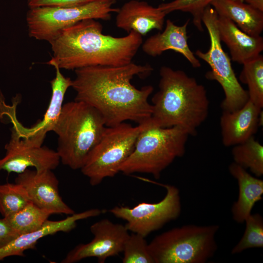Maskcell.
<instances>
[{
    "mask_svg": "<svg viewBox=\"0 0 263 263\" xmlns=\"http://www.w3.org/2000/svg\"><path fill=\"white\" fill-rule=\"evenodd\" d=\"M150 118L136 126L125 122L106 127L80 169L92 186L98 185L104 179L113 177L120 172L121 165L132 153L138 135L147 126Z\"/></svg>",
    "mask_w": 263,
    "mask_h": 263,
    "instance_id": "7",
    "label": "cell"
},
{
    "mask_svg": "<svg viewBox=\"0 0 263 263\" xmlns=\"http://www.w3.org/2000/svg\"><path fill=\"white\" fill-rule=\"evenodd\" d=\"M90 231L94 235L93 240L75 247L62 260V263H76L90 257H95L98 263H104L107 258L123 251L130 235L125 225L115 224L107 219L93 224Z\"/></svg>",
    "mask_w": 263,
    "mask_h": 263,
    "instance_id": "11",
    "label": "cell"
},
{
    "mask_svg": "<svg viewBox=\"0 0 263 263\" xmlns=\"http://www.w3.org/2000/svg\"><path fill=\"white\" fill-rule=\"evenodd\" d=\"M219 16L226 17L241 30L252 36L263 30V12L244 1L213 0L210 3Z\"/></svg>",
    "mask_w": 263,
    "mask_h": 263,
    "instance_id": "21",
    "label": "cell"
},
{
    "mask_svg": "<svg viewBox=\"0 0 263 263\" xmlns=\"http://www.w3.org/2000/svg\"></svg>",
    "mask_w": 263,
    "mask_h": 263,
    "instance_id": "33",
    "label": "cell"
},
{
    "mask_svg": "<svg viewBox=\"0 0 263 263\" xmlns=\"http://www.w3.org/2000/svg\"><path fill=\"white\" fill-rule=\"evenodd\" d=\"M166 14L157 7L140 0H131L118 9L116 26L128 33L134 31L145 36L150 31L163 29Z\"/></svg>",
    "mask_w": 263,
    "mask_h": 263,
    "instance_id": "17",
    "label": "cell"
},
{
    "mask_svg": "<svg viewBox=\"0 0 263 263\" xmlns=\"http://www.w3.org/2000/svg\"><path fill=\"white\" fill-rule=\"evenodd\" d=\"M244 1L263 12V0H244Z\"/></svg>",
    "mask_w": 263,
    "mask_h": 263,
    "instance_id": "31",
    "label": "cell"
},
{
    "mask_svg": "<svg viewBox=\"0 0 263 263\" xmlns=\"http://www.w3.org/2000/svg\"><path fill=\"white\" fill-rule=\"evenodd\" d=\"M188 134L177 127L155 125L151 117L138 135L133 151L121 165L120 172L151 174L157 179L177 158L184 155Z\"/></svg>",
    "mask_w": 263,
    "mask_h": 263,
    "instance_id": "5",
    "label": "cell"
},
{
    "mask_svg": "<svg viewBox=\"0 0 263 263\" xmlns=\"http://www.w3.org/2000/svg\"><path fill=\"white\" fill-rule=\"evenodd\" d=\"M102 24L87 19L63 29L50 44L52 59L60 69L128 64L142 45V36L131 31L124 37L103 34Z\"/></svg>",
    "mask_w": 263,
    "mask_h": 263,
    "instance_id": "2",
    "label": "cell"
},
{
    "mask_svg": "<svg viewBox=\"0 0 263 263\" xmlns=\"http://www.w3.org/2000/svg\"><path fill=\"white\" fill-rule=\"evenodd\" d=\"M239 0V1H244V0Z\"/></svg>",
    "mask_w": 263,
    "mask_h": 263,
    "instance_id": "32",
    "label": "cell"
},
{
    "mask_svg": "<svg viewBox=\"0 0 263 263\" xmlns=\"http://www.w3.org/2000/svg\"><path fill=\"white\" fill-rule=\"evenodd\" d=\"M218 225H188L175 227L148 244L154 263H204L217 249Z\"/></svg>",
    "mask_w": 263,
    "mask_h": 263,
    "instance_id": "6",
    "label": "cell"
},
{
    "mask_svg": "<svg viewBox=\"0 0 263 263\" xmlns=\"http://www.w3.org/2000/svg\"><path fill=\"white\" fill-rule=\"evenodd\" d=\"M53 214L30 202L19 211L3 218L19 236L39 229Z\"/></svg>",
    "mask_w": 263,
    "mask_h": 263,
    "instance_id": "22",
    "label": "cell"
},
{
    "mask_svg": "<svg viewBox=\"0 0 263 263\" xmlns=\"http://www.w3.org/2000/svg\"><path fill=\"white\" fill-rule=\"evenodd\" d=\"M262 109L248 100L238 110L223 111L220 117L223 144L234 146L254 136L261 126Z\"/></svg>",
    "mask_w": 263,
    "mask_h": 263,
    "instance_id": "15",
    "label": "cell"
},
{
    "mask_svg": "<svg viewBox=\"0 0 263 263\" xmlns=\"http://www.w3.org/2000/svg\"><path fill=\"white\" fill-rule=\"evenodd\" d=\"M218 15L210 5L202 16L210 38V47L207 52L197 50L195 55L207 63L211 71L206 77L217 81L221 86L225 98L221 104L223 111H233L242 108L248 100L247 91L241 86L232 69L231 59L224 51L217 27Z\"/></svg>",
    "mask_w": 263,
    "mask_h": 263,
    "instance_id": "8",
    "label": "cell"
},
{
    "mask_svg": "<svg viewBox=\"0 0 263 263\" xmlns=\"http://www.w3.org/2000/svg\"><path fill=\"white\" fill-rule=\"evenodd\" d=\"M106 127L102 115L91 106L76 100L63 104L52 131L58 136L60 161L73 169H81Z\"/></svg>",
    "mask_w": 263,
    "mask_h": 263,
    "instance_id": "4",
    "label": "cell"
},
{
    "mask_svg": "<svg viewBox=\"0 0 263 263\" xmlns=\"http://www.w3.org/2000/svg\"><path fill=\"white\" fill-rule=\"evenodd\" d=\"M114 2L99 1L73 7L29 8L26 16L29 36L50 43L63 29L81 20H109L112 14L118 10L113 7Z\"/></svg>",
    "mask_w": 263,
    "mask_h": 263,
    "instance_id": "9",
    "label": "cell"
},
{
    "mask_svg": "<svg viewBox=\"0 0 263 263\" xmlns=\"http://www.w3.org/2000/svg\"><path fill=\"white\" fill-rule=\"evenodd\" d=\"M189 21L188 19L179 26L167 19L162 32L150 36L142 43L143 51L150 56L156 57L166 51L173 50L183 56L193 68L200 67V61L188 44L187 27Z\"/></svg>",
    "mask_w": 263,
    "mask_h": 263,
    "instance_id": "18",
    "label": "cell"
},
{
    "mask_svg": "<svg viewBox=\"0 0 263 263\" xmlns=\"http://www.w3.org/2000/svg\"><path fill=\"white\" fill-rule=\"evenodd\" d=\"M102 212L100 209L93 208L78 213H75L59 221L47 220L39 229L20 235L0 248V261L13 256H25L24 252L34 249L41 238L58 232H69L76 227L77 221L98 216Z\"/></svg>",
    "mask_w": 263,
    "mask_h": 263,
    "instance_id": "16",
    "label": "cell"
},
{
    "mask_svg": "<svg viewBox=\"0 0 263 263\" xmlns=\"http://www.w3.org/2000/svg\"><path fill=\"white\" fill-rule=\"evenodd\" d=\"M166 189L165 196L155 203L141 202L131 208L116 206L109 211L126 222L125 226L132 233L145 237L177 218L181 213V203L178 188L172 185H162Z\"/></svg>",
    "mask_w": 263,
    "mask_h": 263,
    "instance_id": "10",
    "label": "cell"
},
{
    "mask_svg": "<svg viewBox=\"0 0 263 263\" xmlns=\"http://www.w3.org/2000/svg\"><path fill=\"white\" fill-rule=\"evenodd\" d=\"M159 90L152 98L151 119L159 127H178L195 135L206 120L209 102L205 87L184 71L166 66L159 71Z\"/></svg>",
    "mask_w": 263,
    "mask_h": 263,
    "instance_id": "3",
    "label": "cell"
},
{
    "mask_svg": "<svg viewBox=\"0 0 263 263\" xmlns=\"http://www.w3.org/2000/svg\"><path fill=\"white\" fill-rule=\"evenodd\" d=\"M6 154L0 159V170L21 173L28 168L53 170L60 159L56 151L37 145L22 138L12 129L11 139L5 146Z\"/></svg>",
    "mask_w": 263,
    "mask_h": 263,
    "instance_id": "12",
    "label": "cell"
},
{
    "mask_svg": "<svg viewBox=\"0 0 263 263\" xmlns=\"http://www.w3.org/2000/svg\"><path fill=\"white\" fill-rule=\"evenodd\" d=\"M148 64L132 62L119 66H95L75 70L71 87L76 92L75 100L95 108L102 115L107 127L129 120L138 124L151 117V104L148 99L151 85L140 89L131 81L136 76H147L153 71Z\"/></svg>",
    "mask_w": 263,
    "mask_h": 263,
    "instance_id": "1",
    "label": "cell"
},
{
    "mask_svg": "<svg viewBox=\"0 0 263 263\" xmlns=\"http://www.w3.org/2000/svg\"><path fill=\"white\" fill-rule=\"evenodd\" d=\"M228 169L239 187L238 199L231 209L232 218L238 223H244L251 214L255 204L262 199L263 180L253 176L234 162Z\"/></svg>",
    "mask_w": 263,
    "mask_h": 263,
    "instance_id": "20",
    "label": "cell"
},
{
    "mask_svg": "<svg viewBox=\"0 0 263 263\" xmlns=\"http://www.w3.org/2000/svg\"><path fill=\"white\" fill-rule=\"evenodd\" d=\"M213 0H173L163 3L158 8L166 15L176 11L189 13L193 17V23L200 31L204 30L202 16L205 8Z\"/></svg>",
    "mask_w": 263,
    "mask_h": 263,
    "instance_id": "27",
    "label": "cell"
},
{
    "mask_svg": "<svg viewBox=\"0 0 263 263\" xmlns=\"http://www.w3.org/2000/svg\"><path fill=\"white\" fill-rule=\"evenodd\" d=\"M19 236V234L11 226L4 218H0V248Z\"/></svg>",
    "mask_w": 263,
    "mask_h": 263,
    "instance_id": "30",
    "label": "cell"
},
{
    "mask_svg": "<svg viewBox=\"0 0 263 263\" xmlns=\"http://www.w3.org/2000/svg\"><path fill=\"white\" fill-rule=\"evenodd\" d=\"M122 252L123 263H154L145 237L140 234H130Z\"/></svg>",
    "mask_w": 263,
    "mask_h": 263,
    "instance_id": "28",
    "label": "cell"
},
{
    "mask_svg": "<svg viewBox=\"0 0 263 263\" xmlns=\"http://www.w3.org/2000/svg\"><path fill=\"white\" fill-rule=\"evenodd\" d=\"M240 80L248 86V100L258 107H263V56L261 54L245 62Z\"/></svg>",
    "mask_w": 263,
    "mask_h": 263,
    "instance_id": "24",
    "label": "cell"
},
{
    "mask_svg": "<svg viewBox=\"0 0 263 263\" xmlns=\"http://www.w3.org/2000/svg\"><path fill=\"white\" fill-rule=\"evenodd\" d=\"M231 153L234 163L257 177L263 175V146L254 136L233 146Z\"/></svg>",
    "mask_w": 263,
    "mask_h": 263,
    "instance_id": "23",
    "label": "cell"
},
{
    "mask_svg": "<svg viewBox=\"0 0 263 263\" xmlns=\"http://www.w3.org/2000/svg\"><path fill=\"white\" fill-rule=\"evenodd\" d=\"M245 228L241 240L232 248L231 254L240 253L251 248L263 247V218L259 213L251 214L244 221Z\"/></svg>",
    "mask_w": 263,
    "mask_h": 263,
    "instance_id": "26",
    "label": "cell"
},
{
    "mask_svg": "<svg viewBox=\"0 0 263 263\" xmlns=\"http://www.w3.org/2000/svg\"><path fill=\"white\" fill-rule=\"evenodd\" d=\"M47 63L54 67L56 76L50 81L52 94L43 118L31 128H24L20 125L17 127L20 136L38 146H42L47 133L52 132L61 113L66 92L72 84V80L63 75L60 69L52 59Z\"/></svg>",
    "mask_w": 263,
    "mask_h": 263,
    "instance_id": "14",
    "label": "cell"
},
{
    "mask_svg": "<svg viewBox=\"0 0 263 263\" xmlns=\"http://www.w3.org/2000/svg\"><path fill=\"white\" fill-rule=\"evenodd\" d=\"M30 202L21 185L16 182L0 185V213L3 217L19 211Z\"/></svg>",
    "mask_w": 263,
    "mask_h": 263,
    "instance_id": "25",
    "label": "cell"
},
{
    "mask_svg": "<svg viewBox=\"0 0 263 263\" xmlns=\"http://www.w3.org/2000/svg\"><path fill=\"white\" fill-rule=\"evenodd\" d=\"M15 182L25 188L30 201L38 207L54 214L70 215L75 213L60 196L59 181L52 170L28 169L19 174Z\"/></svg>",
    "mask_w": 263,
    "mask_h": 263,
    "instance_id": "13",
    "label": "cell"
},
{
    "mask_svg": "<svg viewBox=\"0 0 263 263\" xmlns=\"http://www.w3.org/2000/svg\"><path fill=\"white\" fill-rule=\"evenodd\" d=\"M99 1L114 2L115 0H27V5L29 8L43 6L73 7Z\"/></svg>",
    "mask_w": 263,
    "mask_h": 263,
    "instance_id": "29",
    "label": "cell"
},
{
    "mask_svg": "<svg viewBox=\"0 0 263 263\" xmlns=\"http://www.w3.org/2000/svg\"><path fill=\"white\" fill-rule=\"evenodd\" d=\"M217 27L220 40L227 46L232 61L243 64L263 50L262 37L247 34L228 18L218 15Z\"/></svg>",
    "mask_w": 263,
    "mask_h": 263,
    "instance_id": "19",
    "label": "cell"
}]
</instances>
